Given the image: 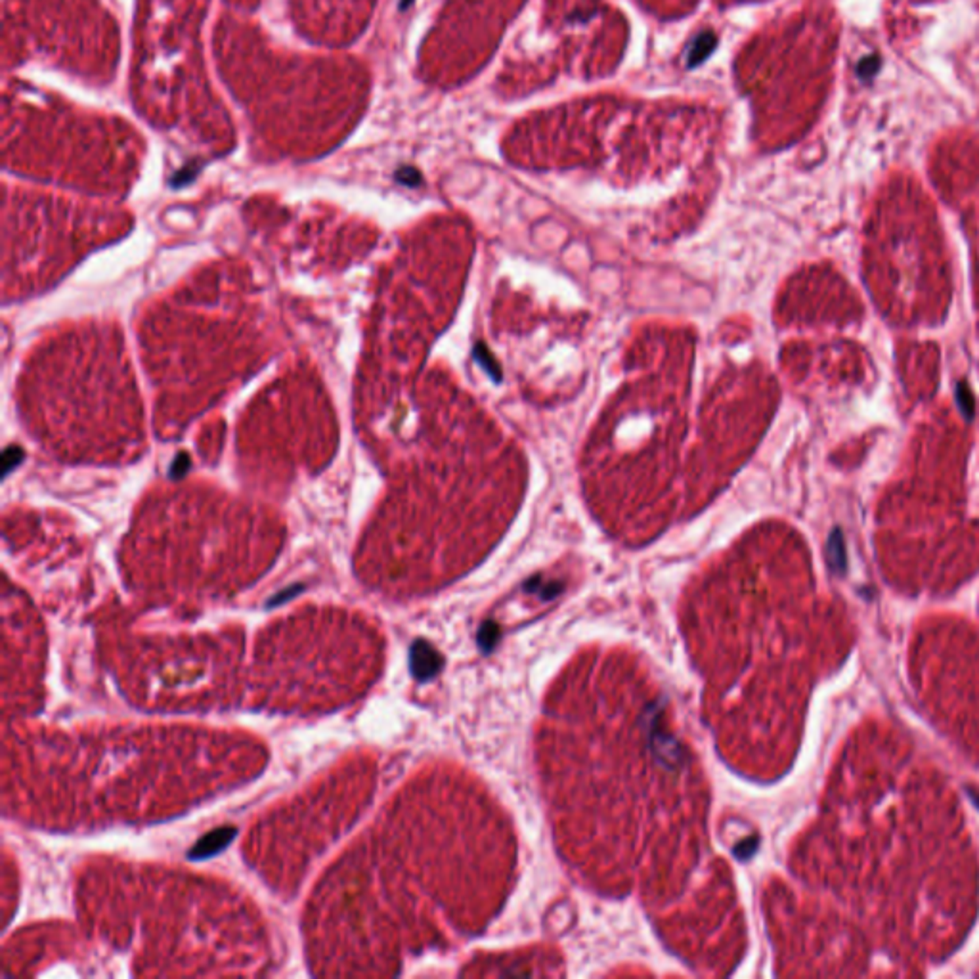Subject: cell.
<instances>
[{"mask_svg":"<svg viewBox=\"0 0 979 979\" xmlns=\"http://www.w3.org/2000/svg\"><path fill=\"white\" fill-rule=\"evenodd\" d=\"M398 180L406 182V184H414V182H419V174L414 171V169H404L398 172Z\"/></svg>","mask_w":979,"mask_h":979,"instance_id":"5b68a950","label":"cell"},{"mask_svg":"<svg viewBox=\"0 0 979 979\" xmlns=\"http://www.w3.org/2000/svg\"><path fill=\"white\" fill-rule=\"evenodd\" d=\"M876 67H878V58H866L861 62L859 65V75L865 79V77H873L876 73Z\"/></svg>","mask_w":979,"mask_h":979,"instance_id":"277c9868","label":"cell"},{"mask_svg":"<svg viewBox=\"0 0 979 979\" xmlns=\"http://www.w3.org/2000/svg\"><path fill=\"white\" fill-rule=\"evenodd\" d=\"M556 846L595 890L648 905L687 891L706 849V782L668 702L628 657L590 652L549 692L538 734Z\"/></svg>","mask_w":979,"mask_h":979,"instance_id":"6da1fadb","label":"cell"},{"mask_svg":"<svg viewBox=\"0 0 979 979\" xmlns=\"http://www.w3.org/2000/svg\"><path fill=\"white\" fill-rule=\"evenodd\" d=\"M236 836H238V828H234V826L216 828V831L207 833L205 836L196 841L194 848L188 851V859L189 861H203V859H209V857H213V855H219L230 844H232V840Z\"/></svg>","mask_w":979,"mask_h":979,"instance_id":"7a4b0ae2","label":"cell"},{"mask_svg":"<svg viewBox=\"0 0 979 979\" xmlns=\"http://www.w3.org/2000/svg\"><path fill=\"white\" fill-rule=\"evenodd\" d=\"M715 45H717V37H715L712 31H704V33H700V35L695 38V43H692L690 48H689V54H687V65H689V67H697V65H700L706 58L710 56L712 50L715 48Z\"/></svg>","mask_w":979,"mask_h":979,"instance_id":"3957f363","label":"cell"}]
</instances>
